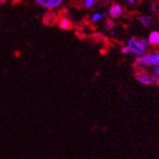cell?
<instances>
[{
	"mask_svg": "<svg viewBox=\"0 0 159 159\" xmlns=\"http://www.w3.org/2000/svg\"><path fill=\"white\" fill-rule=\"evenodd\" d=\"M149 45L148 41L143 38H136L131 37L127 41L126 47L128 48L129 54L133 57H142L147 54V47Z\"/></svg>",
	"mask_w": 159,
	"mask_h": 159,
	"instance_id": "obj_1",
	"label": "cell"
},
{
	"mask_svg": "<svg viewBox=\"0 0 159 159\" xmlns=\"http://www.w3.org/2000/svg\"><path fill=\"white\" fill-rule=\"evenodd\" d=\"M134 75L137 81L143 85L159 86V78L154 74H150L143 67H136Z\"/></svg>",
	"mask_w": 159,
	"mask_h": 159,
	"instance_id": "obj_2",
	"label": "cell"
},
{
	"mask_svg": "<svg viewBox=\"0 0 159 159\" xmlns=\"http://www.w3.org/2000/svg\"><path fill=\"white\" fill-rule=\"evenodd\" d=\"M159 64V52L152 54H146L144 56L137 58L135 61V67H147L148 66H155Z\"/></svg>",
	"mask_w": 159,
	"mask_h": 159,
	"instance_id": "obj_3",
	"label": "cell"
},
{
	"mask_svg": "<svg viewBox=\"0 0 159 159\" xmlns=\"http://www.w3.org/2000/svg\"><path fill=\"white\" fill-rule=\"evenodd\" d=\"M123 14V9L121 5L119 4H112L111 6L109 7L108 9V15L111 17L112 19H117V18H120Z\"/></svg>",
	"mask_w": 159,
	"mask_h": 159,
	"instance_id": "obj_4",
	"label": "cell"
},
{
	"mask_svg": "<svg viewBox=\"0 0 159 159\" xmlns=\"http://www.w3.org/2000/svg\"><path fill=\"white\" fill-rule=\"evenodd\" d=\"M148 41L149 45H158L159 44V31H151L148 35Z\"/></svg>",
	"mask_w": 159,
	"mask_h": 159,
	"instance_id": "obj_5",
	"label": "cell"
},
{
	"mask_svg": "<svg viewBox=\"0 0 159 159\" xmlns=\"http://www.w3.org/2000/svg\"><path fill=\"white\" fill-rule=\"evenodd\" d=\"M59 26L61 27V29H63V30H70V29H71L72 25H71V22L68 19L63 18V19L60 20Z\"/></svg>",
	"mask_w": 159,
	"mask_h": 159,
	"instance_id": "obj_6",
	"label": "cell"
},
{
	"mask_svg": "<svg viewBox=\"0 0 159 159\" xmlns=\"http://www.w3.org/2000/svg\"><path fill=\"white\" fill-rule=\"evenodd\" d=\"M140 22H141V25H143V26H149L150 25H152V23H153V20H152V18H151L150 16H142L141 18H140Z\"/></svg>",
	"mask_w": 159,
	"mask_h": 159,
	"instance_id": "obj_7",
	"label": "cell"
},
{
	"mask_svg": "<svg viewBox=\"0 0 159 159\" xmlns=\"http://www.w3.org/2000/svg\"><path fill=\"white\" fill-rule=\"evenodd\" d=\"M36 2L45 8H51V2L52 0H36Z\"/></svg>",
	"mask_w": 159,
	"mask_h": 159,
	"instance_id": "obj_8",
	"label": "cell"
},
{
	"mask_svg": "<svg viewBox=\"0 0 159 159\" xmlns=\"http://www.w3.org/2000/svg\"><path fill=\"white\" fill-rule=\"evenodd\" d=\"M102 18V15L101 13H94L91 19H92L93 22H98V20H100Z\"/></svg>",
	"mask_w": 159,
	"mask_h": 159,
	"instance_id": "obj_9",
	"label": "cell"
},
{
	"mask_svg": "<svg viewBox=\"0 0 159 159\" xmlns=\"http://www.w3.org/2000/svg\"><path fill=\"white\" fill-rule=\"evenodd\" d=\"M83 3H84V6L86 8H91V7H93L95 4V0H84Z\"/></svg>",
	"mask_w": 159,
	"mask_h": 159,
	"instance_id": "obj_10",
	"label": "cell"
},
{
	"mask_svg": "<svg viewBox=\"0 0 159 159\" xmlns=\"http://www.w3.org/2000/svg\"><path fill=\"white\" fill-rule=\"evenodd\" d=\"M64 0H52L51 2V8H56V7L60 6Z\"/></svg>",
	"mask_w": 159,
	"mask_h": 159,
	"instance_id": "obj_11",
	"label": "cell"
},
{
	"mask_svg": "<svg viewBox=\"0 0 159 159\" xmlns=\"http://www.w3.org/2000/svg\"><path fill=\"white\" fill-rule=\"evenodd\" d=\"M152 72H153V74L155 75V76H157L159 78V64L152 66Z\"/></svg>",
	"mask_w": 159,
	"mask_h": 159,
	"instance_id": "obj_12",
	"label": "cell"
},
{
	"mask_svg": "<svg viewBox=\"0 0 159 159\" xmlns=\"http://www.w3.org/2000/svg\"><path fill=\"white\" fill-rule=\"evenodd\" d=\"M107 26L108 27H113V24H112V22H111V20H107Z\"/></svg>",
	"mask_w": 159,
	"mask_h": 159,
	"instance_id": "obj_13",
	"label": "cell"
},
{
	"mask_svg": "<svg viewBox=\"0 0 159 159\" xmlns=\"http://www.w3.org/2000/svg\"><path fill=\"white\" fill-rule=\"evenodd\" d=\"M151 12H152V13H155L156 12V7H155L154 4L151 5Z\"/></svg>",
	"mask_w": 159,
	"mask_h": 159,
	"instance_id": "obj_14",
	"label": "cell"
},
{
	"mask_svg": "<svg viewBox=\"0 0 159 159\" xmlns=\"http://www.w3.org/2000/svg\"><path fill=\"white\" fill-rule=\"evenodd\" d=\"M128 2H130V3H134L135 2V0H127Z\"/></svg>",
	"mask_w": 159,
	"mask_h": 159,
	"instance_id": "obj_15",
	"label": "cell"
},
{
	"mask_svg": "<svg viewBox=\"0 0 159 159\" xmlns=\"http://www.w3.org/2000/svg\"><path fill=\"white\" fill-rule=\"evenodd\" d=\"M101 1H102V2H106V1H107V0H101Z\"/></svg>",
	"mask_w": 159,
	"mask_h": 159,
	"instance_id": "obj_16",
	"label": "cell"
}]
</instances>
